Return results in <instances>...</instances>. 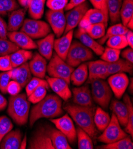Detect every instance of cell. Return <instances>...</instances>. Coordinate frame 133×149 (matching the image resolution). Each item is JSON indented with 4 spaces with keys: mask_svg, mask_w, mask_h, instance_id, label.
Segmentation results:
<instances>
[{
    "mask_svg": "<svg viewBox=\"0 0 133 149\" xmlns=\"http://www.w3.org/2000/svg\"><path fill=\"white\" fill-rule=\"evenodd\" d=\"M46 81L53 92L62 99L66 101L72 97L69 84L63 79L47 76Z\"/></svg>",
    "mask_w": 133,
    "mask_h": 149,
    "instance_id": "cell-16",
    "label": "cell"
},
{
    "mask_svg": "<svg viewBox=\"0 0 133 149\" xmlns=\"http://www.w3.org/2000/svg\"><path fill=\"white\" fill-rule=\"evenodd\" d=\"M122 56L125 60L133 63V50L132 48H129L125 49L122 52Z\"/></svg>",
    "mask_w": 133,
    "mask_h": 149,
    "instance_id": "cell-54",
    "label": "cell"
},
{
    "mask_svg": "<svg viewBox=\"0 0 133 149\" xmlns=\"http://www.w3.org/2000/svg\"><path fill=\"white\" fill-rule=\"evenodd\" d=\"M47 89L46 86H39L30 95L27 96V100L34 104L38 103L46 97Z\"/></svg>",
    "mask_w": 133,
    "mask_h": 149,
    "instance_id": "cell-45",
    "label": "cell"
},
{
    "mask_svg": "<svg viewBox=\"0 0 133 149\" xmlns=\"http://www.w3.org/2000/svg\"><path fill=\"white\" fill-rule=\"evenodd\" d=\"M88 77V70L87 64L82 63L78 66L77 68L73 70L70 76V81L76 86L82 85Z\"/></svg>",
    "mask_w": 133,
    "mask_h": 149,
    "instance_id": "cell-29",
    "label": "cell"
},
{
    "mask_svg": "<svg viewBox=\"0 0 133 149\" xmlns=\"http://www.w3.org/2000/svg\"><path fill=\"white\" fill-rule=\"evenodd\" d=\"M72 93L73 102L76 105L88 107L93 106V99L91 90L88 86L85 85L73 88Z\"/></svg>",
    "mask_w": 133,
    "mask_h": 149,
    "instance_id": "cell-15",
    "label": "cell"
},
{
    "mask_svg": "<svg viewBox=\"0 0 133 149\" xmlns=\"http://www.w3.org/2000/svg\"><path fill=\"white\" fill-rule=\"evenodd\" d=\"M28 64L32 74L35 77L40 79H44L46 77L47 67V61L39 53L36 52L33 55Z\"/></svg>",
    "mask_w": 133,
    "mask_h": 149,
    "instance_id": "cell-19",
    "label": "cell"
},
{
    "mask_svg": "<svg viewBox=\"0 0 133 149\" xmlns=\"http://www.w3.org/2000/svg\"><path fill=\"white\" fill-rule=\"evenodd\" d=\"M85 1L86 0H70L66 4L65 10L66 11H69L73 8L81 5V4L85 2Z\"/></svg>",
    "mask_w": 133,
    "mask_h": 149,
    "instance_id": "cell-53",
    "label": "cell"
},
{
    "mask_svg": "<svg viewBox=\"0 0 133 149\" xmlns=\"http://www.w3.org/2000/svg\"><path fill=\"white\" fill-rule=\"evenodd\" d=\"M39 86H46L48 89L50 87L47 81L45 80H44V79H40L36 77H34L32 79H31L25 86L27 96L30 95Z\"/></svg>",
    "mask_w": 133,
    "mask_h": 149,
    "instance_id": "cell-44",
    "label": "cell"
},
{
    "mask_svg": "<svg viewBox=\"0 0 133 149\" xmlns=\"http://www.w3.org/2000/svg\"><path fill=\"white\" fill-rule=\"evenodd\" d=\"M68 3V0H47V7L53 11L63 10Z\"/></svg>",
    "mask_w": 133,
    "mask_h": 149,
    "instance_id": "cell-48",
    "label": "cell"
},
{
    "mask_svg": "<svg viewBox=\"0 0 133 149\" xmlns=\"http://www.w3.org/2000/svg\"><path fill=\"white\" fill-rule=\"evenodd\" d=\"M75 36L84 45L91 49L97 55H101L104 51L105 48L88 35L82 28H78L75 32Z\"/></svg>",
    "mask_w": 133,
    "mask_h": 149,
    "instance_id": "cell-21",
    "label": "cell"
},
{
    "mask_svg": "<svg viewBox=\"0 0 133 149\" xmlns=\"http://www.w3.org/2000/svg\"><path fill=\"white\" fill-rule=\"evenodd\" d=\"M22 140V134L19 130H11L0 142V149H19Z\"/></svg>",
    "mask_w": 133,
    "mask_h": 149,
    "instance_id": "cell-23",
    "label": "cell"
},
{
    "mask_svg": "<svg viewBox=\"0 0 133 149\" xmlns=\"http://www.w3.org/2000/svg\"><path fill=\"white\" fill-rule=\"evenodd\" d=\"M50 60V63L47 67V72L49 75L51 77L63 79L69 84L70 76L75 70L74 68L68 64L56 53L53 54Z\"/></svg>",
    "mask_w": 133,
    "mask_h": 149,
    "instance_id": "cell-6",
    "label": "cell"
},
{
    "mask_svg": "<svg viewBox=\"0 0 133 149\" xmlns=\"http://www.w3.org/2000/svg\"><path fill=\"white\" fill-rule=\"evenodd\" d=\"M33 54L31 51L25 49H18L10 55L13 68H16L32 58Z\"/></svg>",
    "mask_w": 133,
    "mask_h": 149,
    "instance_id": "cell-31",
    "label": "cell"
},
{
    "mask_svg": "<svg viewBox=\"0 0 133 149\" xmlns=\"http://www.w3.org/2000/svg\"><path fill=\"white\" fill-rule=\"evenodd\" d=\"M127 41L128 43V45L130 47V48H133V33L131 30H128V31L125 35Z\"/></svg>",
    "mask_w": 133,
    "mask_h": 149,
    "instance_id": "cell-55",
    "label": "cell"
},
{
    "mask_svg": "<svg viewBox=\"0 0 133 149\" xmlns=\"http://www.w3.org/2000/svg\"><path fill=\"white\" fill-rule=\"evenodd\" d=\"M124 102L126 105L128 112V123L125 127V132L131 136V138L133 137V106L130 100V97L128 95H125L124 96Z\"/></svg>",
    "mask_w": 133,
    "mask_h": 149,
    "instance_id": "cell-39",
    "label": "cell"
},
{
    "mask_svg": "<svg viewBox=\"0 0 133 149\" xmlns=\"http://www.w3.org/2000/svg\"><path fill=\"white\" fill-rule=\"evenodd\" d=\"M63 109L68 113L78 127L84 130L91 138H96L99 131L94 123V109L92 107L67 104L63 107Z\"/></svg>",
    "mask_w": 133,
    "mask_h": 149,
    "instance_id": "cell-2",
    "label": "cell"
},
{
    "mask_svg": "<svg viewBox=\"0 0 133 149\" xmlns=\"http://www.w3.org/2000/svg\"><path fill=\"white\" fill-rule=\"evenodd\" d=\"M50 25L45 22L27 19L21 27L20 31L24 32L32 39H41L51 32Z\"/></svg>",
    "mask_w": 133,
    "mask_h": 149,
    "instance_id": "cell-7",
    "label": "cell"
},
{
    "mask_svg": "<svg viewBox=\"0 0 133 149\" xmlns=\"http://www.w3.org/2000/svg\"><path fill=\"white\" fill-rule=\"evenodd\" d=\"M13 68L10 55L0 56V71H7Z\"/></svg>",
    "mask_w": 133,
    "mask_h": 149,
    "instance_id": "cell-50",
    "label": "cell"
},
{
    "mask_svg": "<svg viewBox=\"0 0 133 149\" xmlns=\"http://www.w3.org/2000/svg\"><path fill=\"white\" fill-rule=\"evenodd\" d=\"M93 58V54L91 49L84 45L81 42L75 40L72 42L65 61L74 68L82 63L91 60Z\"/></svg>",
    "mask_w": 133,
    "mask_h": 149,
    "instance_id": "cell-4",
    "label": "cell"
},
{
    "mask_svg": "<svg viewBox=\"0 0 133 149\" xmlns=\"http://www.w3.org/2000/svg\"><path fill=\"white\" fill-rule=\"evenodd\" d=\"M102 132L103 133L98 137V140L105 144L114 143L128 136L127 132L122 129L114 113L112 115L109 124Z\"/></svg>",
    "mask_w": 133,
    "mask_h": 149,
    "instance_id": "cell-8",
    "label": "cell"
},
{
    "mask_svg": "<svg viewBox=\"0 0 133 149\" xmlns=\"http://www.w3.org/2000/svg\"><path fill=\"white\" fill-rule=\"evenodd\" d=\"M102 149H132V141L129 136L112 143L106 144L99 147Z\"/></svg>",
    "mask_w": 133,
    "mask_h": 149,
    "instance_id": "cell-38",
    "label": "cell"
},
{
    "mask_svg": "<svg viewBox=\"0 0 133 149\" xmlns=\"http://www.w3.org/2000/svg\"><path fill=\"white\" fill-rule=\"evenodd\" d=\"M128 29L124 26L122 24H116L110 26L107 32L105 33L104 36L98 39V43L100 45L104 44L106 41L110 37L116 36V35H125L128 31Z\"/></svg>",
    "mask_w": 133,
    "mask_h": 149,
    "instance_id": "cell-34",
    "label": "cell"
},
{
    "mask_svg": "<svg viewBox=\"0 0 133 149\" xmlns=\"http://www.w3.org/2000/svg\"><path fill=\"white\" fill-rule=\"evenodd\" d=\"M129 84L128 87V91L130 92L131 94H132V91H133V81H132V78L131 79L130 81H129Z\"/></svg>",
    "mask_w": 133,
    "mask_h": 149,
    "instance_id": "cell-59",
    "label": "cell"
},
{
    "mask_svg": "<svg viewBox=\"0 0 133 149\" xmlns=\"http://www.w3.org/2000/svg\"><path fill=\"white\" fill-rule=\"evenodd\" d=\"M108 71L109 76L116 73H125L132 74L133 65L132 63L123 59H118L113 63L108 64Z\"/></svg>",
    "mask_w": 133,
    "mask_h": 149,
    "instance_id": "cell-28",
    "label": "cell"
},
{
    "mask_svg": "<svg viewBox=\"0 0 133 149\" xmlns=\"http://www.w3.org/2000/svg\"><path fill=\"white\" fill-rule=\"evenodd\" d=\"M88 9H89V4L85 1L81 5L69 10L65 15L66 26L64 33H66L69 31L73 30L78 26Z\"/></svg>",
    "mask_w": 133,
    "mask_h": 149,
    "instance_id": "cell-12",
    "label": "cell"
},
{
    "mask_svg": "<svg viewBox=\"0 0 133 149\" xmlns=\"http://www.w3.org/2000/svg\"><path fill=\"white\" fill-rule=\"evenodd\" d=\"M107 26L103 23H96L88 26L84 29L86 33L94 39H99L104 36Z\"/></svg>",
    "mask_w": 133,
    "mask_h": 149,
    "instance_id": "cell-36",
    "label": "cell"
},
{
    "mask_svg": "<svg viewBox=\"0 0 133 149\" xmlns=\"http://www.w3.org/2000/svg\"><path fill=\"white\" fill-rule=\"evenodd\" d=\"M11 71V79L17 81L22 88L25 87L32 79V73L27 62L16 68H13Z\"/></svg>",
    "mask_w": 133,
    "mask_h": 149,
    "instance_id": "cell-22",
    "label": "cell"
},
{
    "mask_svg": "<svg viewBox=\"0 0 133 149\" xmlns=\"http://www.w3.org/2000/svg\"><path fill=\"white\" fill-rule=\"evenodd\" d=\"M107 46L116 49L121 50L128 46L125 35H116L107 40Z\"/></svg>",
    "mask_w": 133,
    "mask_h": 149,
    "instance_id": "cell-40",
    "label": "cell"
},
{
    "mask_svg": "<svg viewBox=\"0 0 133 149\" xmlns=\"http://www.w3.org/2000/svg\"><path fill=\"white\" fill-rule=\"evenodd\" d=\"M30 102L25 93L11 96L8 99L7 113L17 125H24L29 120Z\"/></svg>",
    "mask_w": 133,
    "mask_h": 149,
    "instance_id": "cell-3",
    "label": "cell"
},
{
    "mask_svg": "<svg viewBox=\"0 0 133 149\" xmlns=\"http://www.w3.org/2000/svg\"><path fill=\"white\" fill-rule=\"evenodd\" d=\"M132 17H133V0H123L120 10V18L122 24L126 27Z\"/></svg>",
    "mask_w": 133,
    "mask_h": 149,
    "instance_id": "cell-37",
    "label": "cell"
},
{
    "mask_svg": "<svg viewBox=\"0 0 133 149\" xmlns=\"http://www.w3.org/2000/svg\"><path fill=\"white\" fill-rule=\"evenodd\" d=\"M90 1L94 8L101 11L106 16L109 17L106 0H90Z\"/></svg>",
    "mask_w": 133,
    "mask_h": 149,
    "instance_id": "cell-51",
    "label": "cell"
},
{
    "mask_svg": "<svg viewBox=\"0 0 133 149\" xmlns=\"http://www.w3.org/2000/svg\"><path fill=\"white\" fill-rule=\"evenodd\" d=\"M73 30L65 33L62 37L54 40V49L57 55L64 61L66 60V56L72 42Z\"/></svg>",
    "mask_w": 133,
    "mask_h": 149,
    "instance_id": "cell-20",
    "label": "cell"
},
{
    "mask_svg": "<svg viewBox=\"0 0 133 149\" xmlns=\"http://www.w3.org/2000/svg\"><path fill=\"white\" fill-rule=\"evenodd\" d=\"M0 38L4 39L8 38L7 24L1 16H0Z\"/></svg>",
    "mask_w": 133,
    "mask_h": 149,
    "instance_id": "cell-52",
    "label": "cell"
},
{
    "mask_svg": "<svg viewBox=\"0 0 133 149\" xmlns=\"http://www.w3.org/2000/svg\"><path fill=\"white\" fill-rule=\"evenodd\" d=\"M123 0H106L108 16L112 23H116L120 19V10Z\"/></svg>",
    "mask_w": 133,
    "mask_h": 149,
    "instance_id": "cell-33",
    "label": "cell"
},
{
    "mask_svg": "<svg viewBox=\"0 0 133 149\" xmlns=\"http://www.w3.org/2000/svg\"><path fill=\"white\" fill-rule=\"evenodd\" d=\"M126 27L128 29H130L131 31H132V29H133V17H132L129 21L128 22Z\"/></svg>",
    "mask_w": 133,
    "mask_h": 149,
    "instance_id": "cell-58",
    "label": "cell"
},
{
    "mask_svg": "<svg viewBox=\"0 0 133 149\" xmlns=\"http://www.w3.org/2000/svg\"><path fill=\"white\" fill-rule=\"evenodd\" d=\"M11 70L3 71V72L0 73V91L4 94L7 93V87L9 82L10 81V79H11Z\"/></svg>",
    "mask_w": 133,
    "mask_h": 149,
    "instance_id": "cell-47",
    "label": "cell"
},
{
    "mask_svg": "<svg viewBox=\"0 0 133 149\" xmlns=\"http://www.w3.org/2000/svg\"><path fill=\"white\" fill-rule=\"evenodd\" d=\"M21 86L15 80H11L9 82L7 87V92L9 93L11 96H14L19 94L22 90Z\"/></svg>",
    "mask_w": 133,
    "mask_h": 149,
    "instance_id": "cell-49",
    "label": "cell"
},
{
    "mask_svg": "<svg viewBox=\"0 0 133 149\" xmlns=\"http://www.w3.org/2000/svg\"><path fill=\"white\" fill-rule=\"evenodd\" d=\"M54 40V35L49 33L36 43L39 54L46 59H50L53 54Z\"/></svg>",
    "mask_w": 133,
    "mask_h": 149,
    "instance_id": "cell-24",
    "label": "cell"
},
{
    "mask_svg": "<svg viewBox=\"0 0 133 149\" xmlns=\"http://www.w3.org/2000/svg\"><path fill=\"white\" fill-rule=\"evenodd\" d=\"M18 3L22 7H27V4L28 0H18Z\"/></svg>",
    "mask_w": 133,
    "mask_h": 149,
    "instance_id": "cell-60",
    "label": "cell"
},
{
    "mask_svg": "<svg viewBox=\"0 0 133 149\" xmlns=\"http://www.w3.org/2000/svg\"><path fill=\"white\" fill-rule=\"evenodd\" d=\"M90 83L93 99L102 109L107 110L112 96V91L108 83L103 79H95Z\"/></svg>",
    "mask_w": 133,
    "mask_h": 149,
    "instance_id": "cell-5",
    "label": "cell"
},
{
    "mask_svg": "<svg viewBox=\"0 0 133 149\" xmlns=\"http://www.w3.org/2000/svg\"><path fill=\"white\" fill-rule=\"evenodd\" d=\"M129 80L126 74L116 73L112 74L108 79V84L112 92L117 99H121L124 95L129 84Z\"/></svg>",
    "mask_w": 133,
    "mask_h": 149,
    "instance_id": "cell-13",
    "label": "cell"
},
{
    "mask_svg": "<svg viewBox=\"0 0 133 149\" xmlns=\"http://www.w3.org/2000/svg\"><path fill=\"white\" fill-rule=\"evenodd\" d=\"M13 128L11 121L6 116H0V142L3 138Z\"/></svg>",
    "mask_w": 133,
    "mask_h": 149,
    "instance_id": "cell-46",
    "label": "cell"
},
{
    "mask_svg": "<svg viewBox=\"0 0 133 149\" xmlns=\"http://www.w3.org/2000/svg\"><path fill=\"white\" fill-rule=\"evenodd\" d=\"M18 8L17 0H0V16H5Z\"/></svg>",
    "mask_w": 133,
    "mask_h": 149,
    "instance_id": "cell-42",
    "label": "cell"
},
{
    "mask_svg": "<svg viewBox=\"0 0 133 149\" xmlns=\"http://www.w3.org/2000/svg\"><path fill=\"white\" fill-rule=\"evenodd\" d=\"M19 49L16 45L11 41L0 38V56L10 55Z\"/></svg>",
    "mask_w": 133,
    "mask_h": 149,
    "instance_id": "cell-41",
    "label": "cell"
},
{
    "mask_svg": "<svg viewBox=\"0 0 133 149\" xmlns=\"http://www.w3.org/2000/svg\"><path fill=\"white\" fill-rule=\"evenodd\" d=\"M29 149H54L48 127H39L34 133L28 146Z\"/></svg>",
    "mask_w": 133,
    "mask_h": 149,
    "instance_id": "cell-10",
    "label": "cell"
},
{
    "mask_svg": "<svg viewBox=\"0 0 133 149\" xmlns=\"http://www.w3.org/2000/svg\"><path fill=\"white\" fill-rule=\"evenodd\" d=\"M77 129V138L78 140V147L79 149L94 148L91 137L81 128L78 127Z\"/></svg>",
    "mask_w": 133,
    "mask_h": 149,
    "instance_id": "cell-35",
    "label": "cell"
},
{
    "mask_svg": "<svg viewBox=\"0 0 133 149\" xmlns=\"http://www.w3.org/2000/svg\"><path fill=\"white\" fill-rule=\"evenodd\" d=\"M46 0H28L27 7L28 13L33 19L39 20L42 18Z\"/></svg>",
    "mask_w": 133,
    "mask_h": 149,
    "instance_id": "cell-30",
    "label": "cell"
},
{
    "mask_svg": "<svg viewBox=\"0 0 133 149\" xmlns=\"http://www.w3.org/2000/svg\"><path fill=\"white\" fill-rule=\"evenodd\" d=\"M121 50L116 49L110 47L105 48L102 54L101 55V60L107 63H113L120 58Z\"/></svg>",
    "mask_w": 133,
    "mask_h": 149,
    "instance_id": "cell-43",
    "label": "cell"
},
{
    "mask_svg": "<svg viewBox=\"0 0 133 149\" xmlns=\"http://www.w3.org/2000/svg\"><path fill=\"white\" fill-rule=\"evenodd\" d=\"M50 121L66 137L69 143H75L77 140V129L69 115L66 114L56 119H51Z\"/></svg>",
    "mask_w": 133,
    "mask_h": 149,
    "instance_id": "cell-9",
    "label": "cell"
},
{
    "mask_svg": "<svg viewBox=\"0 0 133 149\" xmlns=\"http://www.w3.org/2000/svg\"><path fill=\"white\" fill-rule=\"evenodd\" d=\"M110 108L120 125L125 127L128 120V112L125 103L118 100H113L111 102Z\"/></svg>",
    "mask_w": 133,
    "mask_h": 149,
    "instance_id": "cell-26",
    "label": "cell"
},
{
    "mask_svg": "<svg viewBox=\"0 0 133 149\" xmlns=\"http://www.w3.org/2000/svg\"><path fill=\"white\" fill-rule=\"evenodd\" d=\"M27 147V136L26 135L25 136V137L22 140L20 146V149H25Z\"/></svg>",
    "mask_w": 133,
    "mask_h": 149,
    "instance_id": "cell-57",
    "label": "cell"
},
{
    "mask_svg": "<svg viewBox=\"0 0 133 149\" xmlns=\"http://www.w3.org/2000/svg\"><path fill=\"white\" fill-rule=\"evenodd\" d=\"M108 19L109 17L101 11L94 8L88 9L78 24V27L84 29L88 26L100 23H103L107 26Z\"/></svg>",
    "mask_w": 133,
    "mask_h": 149,
    "instance_id": "cell-17",
    "label": "cell"
},
{
    "mask_svg": "<svg viewBox=\"0 0 133 149\" xmlns=\"http://www.w3.org/2000/svg\"><path fill=\"white\" fill-rule=\"evenodd\" d=\"M26 14V10L23 8L16 9L10 13L7 24L8 31H18L22 27Z\"/></svg>",
    "mask_w": 133,
    "mask_h": 149,
    "instance_id": "cell-27",
    "label": "cell"
},
{
    "mask_svg": "<svg viewBox=\"0 0 133 149\" xmlns=\"http://www.w3.org/2000/svg\"><path fill=\"white\" fill-rule=\"evenodd\" d=\"M48 128L49 135L54 149L72 148L66 137L61 131H59L58 129L49 127Z\"/></svg>",
    "mask_w": 133,
    "mask_h": 149,
    "instance_id": "cell-25",
    "label": "cell"
},
{
    "mask_svg": "<svg viewBox=\"0 0 133 149\" xmlns=\"http://www.w3.org/2000/svg\"><path fill=\"white\" fill-rule=\"evenodd\" d=\"M108 63L97 60L90 61L87 64L88 70V83L95 79H106L109 76L108 71Z\"/></svg>",
    "mask_w": 133,
    "mask_h": 149,
    "instance_id": "cell-14",
    "label": "cell"
},
{
    "mask_svg": "<svg viewBox=\"0 0 133 149\" xmlns=\"http://www.w3.org/2000/svg\"><path fill=\"white\" fill-rule=\"evenodd\" d=\"M46 18L54 33L57 38H60L64 33L66 26V20L63 10H49L46 13Z\"/></svg>",
    "mask_w": 133,
    "mask_h": 149,
    "instance_id": "cell-11",
    "label": "cell"
},
{
    "mask_svg": "<svg viewBox=\"0 0 133 149\" xmlns=\"http://www.w3.org/2000/svg\"><path fill=\"white\" fill-rule=\"evenodd\" d=\"M8 38L22 49L31 50L37 48V43L33 39L22 31L8 32Z\"/></svg>",
    "mask_w": 133,
    "mask_h": 149,
    "instance_id": "cell-18",
    "label": "cell"
},
{
    "mask_svg": "<svg viewBox=\"0 0 133 149\" xmlns=\"http://www.w3.org/2000/svg\"><path fill=\"white\" fill-rule=\"evenodd\" d=\"M110 121L109 113L101 108H97L94 115V123L97 130L103 131L107 127Z\"/></svg>",
    "mask_w": 133,
    "mask_h": 149,
    "instance_id": "cell-32",
    "label": "cell"
},
{
    "mask_svg": "<svg viewBox=\"0 0 133 149\" xmlns=\"http://www.w3.org/2000/svg\"><path fill=\"white\" fill-rule=\"evenodd\" d=\"M8 105V102L7 99L0 94V111H2L6 109Z\"/></svg>",
    "mask_w": 133,
    "mask_h": 149,
    "instance_id": "cell-56",
    "label": "cell"
},
{
    "mask_svg": "<svg viewBox=\"0 0 133 149\" xmlns=\"http://www.w3.org/2000/svg\"><path fill=\"white\" fill-rule=\"evenodd\" d=\"M64 112L62 99L57 95L50 94L32 108L29 115V125L32 127L41 118H54L61 116Z\"/></svg>",
    "mask_w": 133,
    "mask_h": 149,
    "instance_id": "cell-1",
    "label": "cell"
}]
</instances>
